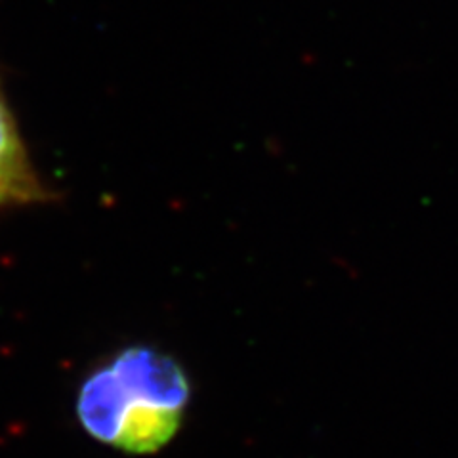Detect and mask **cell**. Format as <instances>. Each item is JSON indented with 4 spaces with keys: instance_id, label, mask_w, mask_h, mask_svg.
Returning a JSON list of instances; mask_svg holds the SVG:
<instances>
[{
    "instance_id": "cell-1",
    "label": "cell",
    "mask_w": 458,
    "mask_h": 458,
    "mask_svg": "<svg viewBox=\"0 0 458 458\" xmlns=\"http://www.w3.org/2000/svg\"><path fill=\"white\" fill-rule=\"evenodd\" d=\"M191 386L174 357L131 346L98 367L77 397L81 426L126 453H155L176 436Z\"/></svg>"
},
{
    "instance_id": "cell-2",
    "label": "cell",
    "mask_w": 458,
    "mask_h": 458,
    "mask_svg": "<svg viewBox=\"0 0 458 458\" xmlns=\"http://www.w3.org/2000/svg\"><path fill=\"white\" fill-rule=\"evenodd\" d=\"M55 193L38 176L0 75V212L47 205Z\"/></svg>"
}]
</instances>
